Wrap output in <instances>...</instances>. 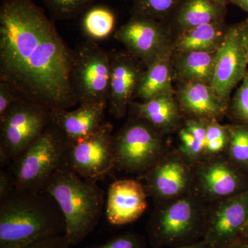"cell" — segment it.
<instances>
[{
	"label": "cell",
	"instance_id": "2e32d148",
	"mask_svg": "<svg viewBox=\"0 0 248 248\" xmlns=\"http://www.w3.org/2000/svg\"><path fill=\"white\" fill-rule=\"evenodd\" d=\"M148 196L140 181L125 179L115 181L108 191L106 215L113 226L133 223L146 212Z\"/></svg>",
	"mask_w": 248,
	"mask_h": 248
},
{
	"label": "cell",
	"instance_id": "7c38bea8",
	"mask_svg": "<svg viewBox=\"0 0 248 248\" xmlns=\"http://www.w3.org/2000/svg\"><path fill=\"white\" fill-rule=\"evenodd\" d=\"M248 222V189L209 203L203 239L213 248H227L241 237Z\"/></svg>",
	"mask_w": 248,
	"mask_h": 248
},
{
	"label": "cell",
	"instance_id": "8d00e7d4",
	"mask_svg": "<svg viewBox=\"0 0 248 248\" xmlns=\"http://www.w3.org/2000/svg\"><path fill=\"white\" fill-rule=\"evenodd\" d=\"M227 248H248V237H241Z\"/></svg>",
	"mask_w": 248,
	"mask_h": 248
},
{
	"label": "cell",
	"instance_id": "4dcf8cb0",
	"mask_svg": "<svg viewBox=\"0 0 248 248\" xmlns=\"http://www.w3.org/2000/svg\"><path fill=\"white\" fill-rule=\"evenodd\" d=\"M88 248H147L143 236L135 233L117 235L101 245H94Z\"/></svg>",
	"mask_w": 248,
	"mask_h": 248
},
{
	"label": "cell",
	"instance_id": "ab89813d",
	"mask_svg": "<svg viewBox=\"0 0 248 248\" xmlns=\"http://www.w3.org/2000/svg\"><path fill=\"white\" fill-rule=\"evenodd\" d=\"M215 1L219 3V4L223 5V6H226L227 4L230 3V0H215Z\"/></svg>",
	"mask_w": 248,
	"mask_h": 248
},
{
	"label": "cell",
	"instance_id": "d6a6232c",
	"mask_svg": "<svg viewBox=\"0 0 248 248\" xmlns=\"http://www.w3.org/2000/svg\"><path fill=\"white\" fill-rule=\"evenodd\" d=\"M65 234L56 235L36 241L22 248H73Z\"/></svg>",
	"mask_w": 248,
	"mask_h": 248
},
{
	"label": "cell",
	"instance_id": "ffe728a7",
	"mask_svg": "<svg viewBox=\"0 0 248 248\" xmlns=\"http://www.w3.org/2000/svg\"><path fill=\"white\" fill-rule=\"evenodd\" d=\"M226 6L215 0H184L173 13V22L183 31L223 22Z\"/></svg>",
	"mask_w": 248,
	"mask_h": 248
},
{
	"label": "cell",
	"instance_id": "6da1fadb",
	"mask_svg": "<svg viewBox=\"0 0 248 248\" xmlns=\"http://www.w3.org/2000/svg\"><path fill=\"white\" fill-rule=\"evenodd\" d=\"M74 50L33 0H1L0 81L48 110L78 104L71 76Z\"/></svg>",
	"mask_w": 248,
	"mask_h": 248
},
{
	"label": "cell",
	"instance_id": "83f0119b",
	"mask_svg": "<svg viewBox=\"0 0 248 248\" xmlns=\"http://www.w3.org/2000/svg\"><path fill=\"white\" fill-rule=\"evenodd\" d=\"M133 16L158 19L172 15L184 0H133Z\"/></svg>",
	"mask_w": 248,
	"mask_h": 248
},
{
	"label": "cell",
	"instance_id": "484cf974",
	"mask_svg": "<svg viewBox=\"0 0 248 248\" xmlns=\"http://www.w3.org/2000/svg\"><path fill=\"white\" fill-rule=\"evenodd\" d=\"M228 134L226 156L236 166L248 174V125H226Z\"/></svg>",
	"mask_w": 248,
	"mask_h": 248
},
{
	"label": "cell",
	"instance_id": "cb8c5ba5",
	"mask_svg": "<svg viewBox=\"0 0 248 248\" xmlns=\"http://www.w3.org/2000/svg\"><path fill=\"white\" fill-rule=\"evenodd\" d=\"M216 52L182 53L178 60L179 76L188 81H200L211 86Z\"/></svg>",
	"mask_w": 248,
	"mask_h": 248
},
{
	"label": "cell",
	"instance_id": "8fae6325",
	"mask_svg": "<svg viewBox=\"0 0 248 248\" xmlns=\"http://www.w3.org/2000/svg\"><path fill=\"white\" fill-rule=\"evenodd\" d=\"M194 192L207 203L234 197L248 189V174L226 154L202 160L194 166Z\"/></svg>",
	"mask_w": 248,
	"mask_h": 248
},
{
	"label": "cell",
	"instance_id": "30bf717a",
	"mask_svg": "<svg viewBox=\"0 0 248 248\" xmlns=\"http://www.w3.org/2000/svg\"><path fill=\"white\" fill-rule=\"evenodd\" d=\"M140 177L147 195L155 203L195 192L194 166L177 150L166 151Z\"/></svg>",
	"mask_w": 248,
	"mask_h": 248
},
{
	"label": "cell",
	"instance_id": "74e56055",
	"mask_svg": "<svg viewBox=\"0 0 248 248\" xmlns=\"http://www.w3.org/2000/svg\"><path fill=\"white\" fill-rule=\"evenodd\" d=\"M230 3L239 6L248 14V0H230Z\"/></svg>",
	"mask_w": 248,
	"mask_h": 248
},
{
	"label": "cell",
	"instance_id": "ac0fdd59",
	"mask_svg": "<svg viewBox=\"0 0 248 248\" xmlns=\"http://www.w3.org/2000/svg\"><path fill=\"white\" fill-rule=\"evenodd\" d=\"M179 103L190 118L218 120L227 110L213 88L200 81L186 83L179 92Z\"/></svg>",
	"mask_w": 248,
	"mask_h": 248
},
{
	"label": "cell",
	"instance_id": "f35d334b",
	"mask_svg": "<svg viewBox=\"0 0 248 248\" xmlns=\"http://www.w3.org/2000/svg\"><path fill=\"white\" fill-rule=\"evenodd\" d=\"M241 237H248V222L246 226H245L244 231L242 232Z\"/></svg>",
	"mask_w": 248,
	"mask_h": 248
},
{
	"label": "cell",
	"instance_id": "f546056e",
	"mask_svg": "<svg viewBox=\"0 0 248 248\" xmlns=\"http://www.w3.org/2000/svg\"><path fill=\"white\" fill-rule=\"evenodd\" d=\"M241 81L232 102L231 113L238 123L248 125V71Z\"/></svg>",
	"mask_w": 248,
	"mask_h": 248
},
{
	"label": "cell",
	"instance_id": "5b68a950",
	"mask_svg": "<svg viewBox=\"0 0 248 248\" xmlns=\"http://www.w3.org/2000/svg\"><path fill=\"white\" fill-rule=\"evenodd\" d=\"M69 144L66 135L51 122L40 138L10 165L8 170L16 187L45 192L53 174L66 166Z\"/></svg>",
	"mask_w": 248,
	"mask_h": 248
},
{
	"label": "cell",
	"instance_id": "f1b7e54d",
	"mask_svg": "<svg viewBox=\"0 0 248 248\" xmlns=\"http://www.w3.org/2000/svg\"><path fill=\"white\" fill-rule=\"evenodd\" d=\"M228 143V134L226 125H221L218 120H208L205 159L225 154Z\"/></svg>",
	"mask_w": 248,
	"mask_h": 248
},
{
	"label": "cell",
	"instance_id": "277c9868",
	"mask_svg": "<svg viewBox=\"0 0 248 248\" xmlns=\"http://www.w3.org/2000/svg\"><path fill=\"white\" fill-rule=\"evenodd\" d=\"M208 206L195 192L155 203L146 225L150 244L176 248L203 239Z\"/></svg>",
	"mask_w": 248,
	"mask_h": 248
},
{
	"label": "cell",
	"instance_id": "836d02e7",
	"mask_svg": "<svg viewBox=\"0 0 248 248\" xmlns=\"http://www.w3.org/2000/svg\"><path fill=\"white\" fill-rule=\"evenodd\" d=\"M16 187L11 173L9 170L1 169L0 171V200L9 195Z\"/></svg>",
	"mask_w": 248,
	"mask_h": 248
},
{
	"label": "cell",
	"instance_id": "e0dca14e",
	"mask_svg": "<svg viewBox=\"0 0 248 248\" xmlns=\"http://www.w3.org/2000/svg\"><path fill=\"white\" fill-rule=\"evenodd\" d=\"M106 103L79 105L75 110L61 109L50 111L52 123L59 127L70 142L86 138L104 123Z\"/></svg>",
	"mask_w": 248,
	"mask_h": 248
},
{
	"label": "cell",
	"instance_id": "4fadbf2b",
	"mask_svg": "<svg viewBox=\"0 0 248 248\" xmlns=\"http://www.w3.org/2000/svg\"><path fill=\"white\" fill-rule=\"evenodd\" d=\"M248 55L239 24L228 29L215 57L211 87L228 110L232 90L242 81L248 70Z\"/></svg>",
	"mask_w": 248,
	"mask_h": 248
},
{
	"label": "cell",
	"instance_id": "5bb4252c",
	"mask_svg": "<svg viewBox=\"0 0 248 248\" xmlns=\"http://www.w3.org/2000/svg\"><path fill=\"white\" fill-rule=\"evenodd\" d=\"M114 37L146 66L169 48L164 27L152 18L133 16Z\"/></svg>",
	"mask_w": 248,
	"mask_h": 248
},
{
	"label": "cell",
	"instance_id": "603a6c76",
	"mask_svg": "<svg viewBox=\"0 0 248 248\" xmlns=\"http://www.w3.org/2000/svg\"><path fill=\"white\" fill-rule=\"evenodd\" d=\"M207 123L208 120L189 118L179 132L177 151L193 166L205 159Z\"/></svg>",
	"mask_w": 248,
	"mask_h": 248
},
{
	"label": "cell",
	"instance_id": "4316f807",
	"mask_svg": "<svg viewBox=\"0 0 248 248\" xmlns=\"http://www.w3.org/2000/svg\"><path fill=\"white\" fill-rule=\"evenodd\" d=\"M54 19L68 20L82 16L97 0H42Z\"/></svg>",
	"mask_w": 248,
	"mask_h": 248
},
{
	"label": "cell",
	"instance_id": "ba28073f",
	"mask_svg": "<svg viewBox=\"0 0 248 248\" xmlns=\"http://www.w3.org/2000/svg\"><path fill=\"white\" fill-rule=\"evenodd\" d=\"M50 123V110L25 99L15 102L0 116V149L6 152L13 162Z\"/></svg>",
	"mask_w": 248,
	"mask_h": 248
},
{
	"label": "cell",
	"instance_id": "d590c367",
	"mask_svg": "<svg viewBox=\"0 0 248 248\" xmlns=\"http://www.w3.org/2000/svg\"><path fill=\"white\" fill-rule=\"evenodd\" d=\"M176 248H213L204 239L200 240L193 244L186 245Z\"/></svg>",
	"mask_w": 248,
	"mask_h": 248
},
{
	"label": "cell",
	"instance_id": "9c48e42d",
	"mask_svg": "<svg viewBox=\"0 0 248 248\" xmlns=\"http://www.w3.org/2000/svg\"><path fill=\"white\" fill-rule=\"evenodd\" d=\"M113 125L104 122L86 138L70 142L66 167L96 182L115 169Z\"/></svg>",
	"mask_w": 248,
	"mask_h": 248
},
{
	"label": "cell",
	"instance_id": "d6986e66",
	"mask_svg": "<svg viewBox=\"0 0 248 248\" xmlns=\"http://www.w3.org/2000/svg\"><path fill=\"white\" fill-rule=\"evenodd\" d=\"M133 116L146 120L161 134L169 133L179 126L180 114L172 94L157 96L142 102H131Z\"/></svg>",
	"mask_w": 248,
	"mask_h": 248
},
{
	"label": "cell",
	"instance_id": "9a60e30c",
	"mask_svg": "<svg viewBox=\"0 0 248 248\" xmlns=\"http://www.w3.org/2000/svg\"><path fill=\"white\" fill-rule=\"evenodd\" d=\"M108 109L115 118L126 114L143 71L139 59L129 52L111 51Z\"/></svg>",
	"mask_w": 248,
	"mask_h": 248
},
{
	"label": "cell",
	"instance_id": "3957f363",
	"mask_svg": "<svg viewBox=\"0 0 248 248\" xmlns=\"http://www.w3.org/2000/svg\"><path fill=\"white\" fill-rule=\"evenodd\" d=\"M57 202L66 223L65 236L71 246L81 244L97 226L104 205V190L69 168L59 169L46 187Z\"/></svg>",
	"mask_w": 248,
	"mask_h": 248
},
{
	"label": "cell",
	"instance_id": "d4e9b609",
	"mask_svg": "<svg viewBox=\"0 0 248 248\" xmlns=\"http://www.w3.org/2000/svg\"><path fill=\"white\" fill-rule=\"evenodd\" d=\"M116 16L104 5H93L81 16L80 27L86 40L97 42L108 38L114 32Z\"/></svg>",
	"mask_w": 248,
	"mask_h": 248
},
{
	"label": "cell",
	"instance_id": "7a4b0ae2",
	"mask_svg": "<svg viewBox=\"0 0 248 248\" xmlns=\"http://www.w3.org/2000/svg\"><path fill=\"white\" fill-rule=\"evenodd\" d=\"M65 233L63 214L47 192L16 187L0 200V248H22Z\"/></svg>",
	"mask_w": 248,
	"mask_h": 248
},
{
	"label": "cell",
	"instance_id": "1f68e13d",
	"mask_svg": "<svg viewBox=\"0 0 248 248\" xmlns=\"http://www.w3.org/2000/svg\"><path fill=\"white\" fill-rule=\"evenodd\" d=\"M22 98L11 86V85L0 81V116L4 115L15 102L21 100Z\"/></svg>",
	"mask_w": 248,
	"mask_h": 248
},
{
	"label": "cell",
	"instance_id": "44dd1931",
	"mask_svg": "<svg viewBox=\"0 0 248 248\" xmlns=\"http://www.w3.org/2000/svg\"><path fill=\"white\" fill-rule=\"evenodd\" d=\"M170 55L169 48L166 49L147 66L134 97L136 96L146 102L161 94H172Z\"/></svg>",
	"mask_w": 248,
	"mask_h": 248
},
{
	"label": "cell",
	"instance_id": "7402d4cb",
	"mask_svg": "<svg viewBox=\"0 0 248 248\" xmlns=\"http://www.w3.org/2000/svg\"><path fill=\"white\" fill-rule=\"evenodd\" d=\"M225 34L223 35V22L205 24L183 31L177 39L176 46L182 53L215 52Z\"/></svg>",
	"mask_w": 248,
	"mask_h": 248
},
{
	"label": "cell",
	"instance_id": "52a82bcc",
	"mask_svg": "<svg viewBox=\"0 0 248 248\" xmlns=\"http://www.w3.org/2000/svg\"><path fill=\"white\" fill-rule=\"evenodd\" d=\"M74 50L71 81L79 105L106 103L108 104L110 78V53L86 40Z\"/></svg>",
	"mask_w": 248,
	"mask_h": 248
},
{
	"label": "cell",
	"instance_id": "8992f818",
	"mask_svg": "<svg viewBox=\"0 0 248 248\" xmlns=\"http://www.w3.org/2000/svg\"><path fill=\"white\" fill-rule=\"evenodd\" d=\"M113 146L115 169L140 175L167 151L162 134L135 116L114 135Z\"/></svg>",
	"mask_w": 248,
	"mask_h": 248
},
{
	"label": "cell",
	"instance_id": "e575fe53",
	"mask_svg": "<svg viewBox=\"0 0 248 248\" xmlns=\"http://www.w3.org/2000/svg\"><path fill=\"white\" fill-rule=\"evenodd\" d=\"M240 31L242 36L245 48L248 55V18L239 24Z\"/></svg>",
	"mask_w": 248,
	"mask_h": 248
}]
</instances>
